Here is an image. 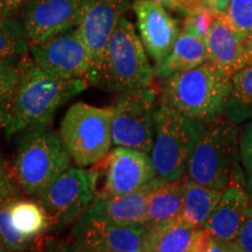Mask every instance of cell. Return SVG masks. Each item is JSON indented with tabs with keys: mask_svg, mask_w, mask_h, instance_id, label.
I'll use <instances>...</instances> for the list:
<instances>
[{
	"mask_svg": "<svg viewBox=\"0 0 252 252\" xmlns=\"http://www.w3.org/2000/svg\"><path fill=\"white\" fill-rule=\"evenodd\" d=\"M208 59L230 76L249 64L247 54L238 36L230 27L223 13H219L206 36Z\"/></svg>",
	"mask_w": 252,
	"mask_h": 252,
	"instance_id": "18",
	"label": "cell"
},
{
	"mask_svg": "<svg viewBox=\"0 0 252 252\" xmlns=\"http://www.w3.org/2000/svg\"><path fill=\"white\" fill-rule=\"evenodd\" d=\"M11 168L20 190L36 196L70 166L69 156L58 132L48 125L20 133Z\"/></svg>",
	"mask_w": 252,
	"mask_h": 252,
	"instance_id": "4",
	"label": "cell"
},
{
	"mask_svg": "<svg viewBox=\"0 0 252 252\" xmlns=\"http://www.w3.org/2000/svg\"><path fill=\"white\" fill-rule=\"evenodd\" d=\"M239 157L247 173L249 191L252 194V121L248 122L239 137Z\"/></svg>",
	"mask_w": 252,
	"mask_h": 252,
	"instance_id": "29",
	"label": "cell"
},
{
	"mask_svg": "<svg viewBox=\"0 0 252 252\" xmlns=\"http://www.w3.org/2000/svg\"><path fill=\"white\" fill-rule=\"evenodd\" d=\"M184 181H158L147 198L146 223L153 226L178 220L182 207Z\"/></svg>",
	"mask_w": 252,
	"mask_h": 252,
	"instance_id": "21",
	"label": "cell"
},
{
	"mask_svg": "<svg viewBox=\"0 0 252 252\" xmlns=\"http://www.w3.org/2000/svg\"><path fill=\"white\" fill-rule=\"evenodd\" d=\"M210 8L214 9L216 13H223L225 11L230 0H203Z\"/></svg>",
	"mask_w": 252,
	"mask_h": 252,
	"instance_id": "33",
	"label": "cell"
},
{
	"mask_svg": "<svg viewBox=\"0 0 252 252\" xmlns=\"http://www.w3.org/2000/svg\"><path fill=\"white\" fill-rule=\"evenodd\" d=\"M28 55L41 70L52 76L84 80L89 84L93 60L76 27L43 42L30 45Z\"/></svg>",
	"mask_w": 252,
	"mask_h": 252,
	"instance_id": "10",
	"label": "cell"
},
{
	"mask_svg": "<svg viewBox=\"0 0 252 252\" xmlns=\"http://www.w3.org/2000/svg\"><path fill=\"white\" fill-rule=\"evenodd\" d=\"M104 184L97 198H106L137 190L156 180L150 154L117 146L100 160Z\"/></svg>",
	"mask_w": 252,
	"mask_h": 252,
	"instance_id": "13",
	"label": "cell"
},
{
	"mask_svg": "<svg viewBox=\"0 0 252 252\" xmlns=\"http://www.w3.org/2000/svg\"><path fill=\"white\" fill-rule=\"evenodd\" d=\"M11 219L15 228L30 239L49 229L48 216L39 201L18 197L11 203Z\"/></svg>",
	"mask_w": 252,
	"mask_h": 252,
	"instance_id": "24",
	"label": "cell"
},
{
	"mask_svg": "<svg viewBox=\"0 0 252 252\" xmlns=\"http://www.w3.org/2000/svg\"><path fill=\"white\" fill-rule=\"evenodd\" d=\"M60 137L71 160L80 167L97 165L112 146L111 110L77 102L60 125Z\"/></svg>",
	"mask_w": 252,
	"mask_h": 252,
	"instance_id": "7",
	"label": "cell"
},
{
	"mask_svg": "<svg viewBox=\"0 0 252 252\" xmlns=\"http://www.w3.org/2000/svg\"><path fill=\"white\" fill-rule=\"evenodd\" d=\"M158 181L156 179L143 188L118 196L94 197L83 215L116 225L143 226L146 223L147 198Z\"/></svg>",
	"mask_w": 252,
	"mask_h": 252,
	"instance_id": "16",
	"label": "cell"
},
{
	"mask_svg": "<svg viewBox=\"0 0 252 252\" xmlns=\"http://www.w3.org/2000/svg\"><path fill=\"white\" fill-rule=\"evenodd\" d=\"M97 179L94 169L69 166L36 195L48 216L50 229L67 226L87 212L96 197Z\"/></svg>",
	"mask_w": 252,
	"mask_h": 252,
	"instance_id": "9",
	"label": "cell"
},
{
	"mask_svg": "<svg viewBox=\"0 0 252 252\" xmlns=\"http://www.w3.org/2000/svg\"><path fill=\"white\" fill-rule=\"evenodd\" d=\"M231 76L212 62L163 78L160 103L203 124L224 113Z\"/></svg>",
	"mask_w": 252,
	"mask_h": 252,
	"instance_id": "2",
	"label": "cell"
},
{
	"mask_svg": "<svg viewBox=\"0 0 252 252\" xmlns=\"http://www.w3.org/2000/svg\"><path fill=\"white\" fill-rule=\"evenodd\" d=\"M20 21L15 17H0V59L28 52Z\"/></svg>",
	"mask_w": 252,
	"mask_h": 252,
	"instance_id": "26",
	"label": "cell"
},
{
	"mask_svg": "<svg viewBox=\"0 0 252 252\" xmlns=\"http://www.w3.org/2000/svg\"><path fill=\"white\" fill-rule=\"evenodd\" d=\"M84 0H26L20 12L28 45L43 42L70 31L80 21Z\"/></svg>",
	"mask_w": 252,
	"mask_h": 252,
	"instance_id": "11",
	"label": "cell"
},
{
	"mask_svg": "<svg viewBox=\"0 0 252 252\" xmlns=\"http://www.w3.org/2000/svg\"><path fill=\"white\" fill-rule=\"evenodd\" d=\"M4 251H6V248H5L4 243H2L1 238H0V252H4Z\"/></svg>",
	"mask_w": 252,
	"mask_h": 252,
	"instance_id": "36",
	"label": "cell"
},
{
	"mask_svg": "<svg viewBox=\"0 0 252 252\" xmlns=\"http://www.w3.org/2000/svg\"><path fill=\"white\" fill-rule=\"evenodd\" d=\"M153 76L143 42L133 24L123 15L104 48L91 84L121 94L150 86Z\"/></svg>",
	"mask_w": 252,
	"mask_h": 252,
	"instance_id": "3",
	"label": "cell"
},
{
	"mask_svg": "<svg viewBox=\"0 0 252 252\" xmlns=\"http://www.w3.org/2000/svg\"><path fill=\"white\" fill-rule=\"evenodd\" d=\"M157 108V91L152 84L117 94L110 106L112 144L150 154Z\"/></svg>",
	"mask_w": 252,
	"mask_h": 252,
	"instance_id": "8",
	"label": "cell"
},
{
	"mask_svg": "<svg viewBox=\"0 0 252 252\" xmlns=\"http://www.w3.org/2000/svg\"><path fill=\"white\" fill-rule=\"evenodd\" d=\"M26 0H0V17H14Z\"/></svg>",
	"mask_w": 252,
	"mask_h": 252,
	"instance_id": "32",
	"label": "cell"
},
{
	"mask_svg": "<svg viewBox=\"0 0 252 252\" xmlns=\"http://www.w3.org/2000/svg\"><path fill=\"white\" fill-rule=\"evenodd\" d=\"M250 200H251V203H252V194H250Z\"/></svg>",
	"mask_w": 252,
	"mask_h": 252,
	"instance_id": "37",
	"label": "cell"
},
{
	"mask_svg": "<svg viewBox=\"0 0 252 252\" xmlns=\"http://www.w3.org/2000/svg\"><path fill=\"white\" fill-rule=\"evenodd\" d=\"M232 244L235 252H252V203L249 207L243 225Z\"/></svg>",
	"mask_w": 252,
	"mask_h": 252,
	"instance_id": "31",
	"label": "cell"
},
{
	"mask_svg": "<svg viewBox=\"0 0 252 252\" xmlns=\"http://www.w3.org/2000/svg\"><path fill=\"white\" fill-rule=\"evenodd\" d=\"M208 124L195 144L186 173L188 180L223 190L232 180L238 184L236 176L241 175L238 132L228 119Z\"/></svg>",
	"mask_w": 252,
	"mask_h": 252,
	"instance_id": "5",
	"label": "cell"
},
{
	"mask_svg": "<svg viewBox=\"0 0 252 252\" xmlns=\"http://www.w3.org/2000/svg\"><path fill=\"white\" fill-rule=\"evenodd\" d=\"M222 190H217L191 180L184 181L182 207L178 220L185 224L202 228L219 202Z\"/></svg>",
	"mask_w": 252,
	"mask_h": 252,
	"instance_id": "22",
	"label": "cell"
},
{
	"mask_svg": "<svg viewBox=\"0 0 252 252\" xmlns=\"http://www.w3.org/2000/svg\"><path fill=\"white\" fill-rule=\"evenodd\" d=\"M12 202L0 206V238L5 245L6 251H24L30 247L32 239L21 234L12 222Z\"/></svg>",
	"mask_w": 252,
	"mask_h": 252,
	"instance_id": "27",
	"label": "cell"
},
{
	"mask_svg": "<svg viewBox=\"0 0 252 252\" xmlns=\"http://www.w3.org/2000/svg\"><path fill=\"white\" fill-rule=\"evenodd\" d=\"M251 204L250 195L242 185L230 184L220 194L219 202L202 228L210 237L234 242Z\"/></svg>",
	"mask_w": 252,
	"mask_h": 252,
	"instance_id": "17",
	"label": "cell"
},
{
	"mask_svg": "<svg viewBox=\"0 0 252 252\" xmlns=\"http://www.w3.org/2000/svg\"><path fill=\"white\" fill-rule=\"evenodd\" d=\"M152 1L159 2V4H161L162 6H165L166 8H169V9H173V11H176V9L180 7L181 4L185 1V0H152Z\"/></svg>",
	"mask_w": 252,
	"mask_h": 252,
	"instance_id": "34",
	"label": "cell"
},
{
	"mask_svg": "<svg viewBox=\"0 0 252 252\" xmlns=\"http://www.w3.org/2000/svg\"><path fill=\"white\" fill-rule=\"evenodd\" d=\"M5 166H7V163H6V161H5V158L2 157L1 153H0V168H2V167H5Z\"/></svg>",
	"mask_w": 252,
	"mask_h": 252,
	"instance_id": "35",
	"label": "cell"
},
{
	"mask_svg": "<svg viewBox=\"0 0 252 252\" xmlns=\"http://www.w3.org/2000/svg\"><path fill=\"white\" fill-rule=\"evenodd\" d=\"M72 239L75 251L144 252L147 226L116 225L82 215L72 229Z\"/></svg>",
	"mask_w": 252,
	"mask_h": 252,
	"instance_id": "12",
	"label": "cell"
},
{
	"mask_svg": "<svg viewBox=\"0 0 252 252\" xmlns=\"http://www.w3.org/2000/svg\"><path fill=\"white\" fill-rule=\"evenodd\" d=\"M224 115L234 124L252 121V64L247 65L231 76V90Z\"/></svg>",
	"mask_w": 252,
	"mask_h": 252,
	"instance_id": "23",
	"label": "cell"
},
{
	"mask_svg": "<svg viewBox=\"0 0 252 252\" xmlns=\"http://www.w3.org/2000/svg\"><path fill=\"white\" fill-rule=\"evenodd\" d=\"M20 188L8 166L0 168V206L20 197Z\"/></svg>",
	"mask_w": 252,
	"mask_h": 252,
	"instance_id": "30",
	"label": "cell"
},
{
	"mask_svg": "<svg viewBox=\"0 0 252 252\" xmlns=\"http://www.w3.org/2000/svg\"><path fill=\"white\" fill-rule=\"evenodd\" d=\"M208 59L207 43L203 37L182 28L175 40L172 52L159 67L154 68V75L160 80L202 64Z\"/></svg>",
	"mask_w": 252,
	"mask_h": 252,
	"instance_id": "20",
	"label": "cell"
},
{
	"mask_svg": "<svg viewBox=\"0 0 252 252\" xmlns=\"http://www.w3.org/2000/svg\"><path fill=\"white\" fill-rule=\"evenodd\" d=\"M154 119L156 130L150 158L156 178L160 181L181 180L206 124L186 117L161 103L158 105Z\"/></svg>",
	"mask_w": 252,
	"mask_h": 252,
	"instance_id": "6",
	"label": "cell"
},
{
	"mask_svg": "<svg viewBox=\"0 0 252 252\" xmlns=\"http://www.w3.org/2000/svg\"><path fill=\"white\" fill-rule=\"evenodd\" d=\"M133 11L147 55L159 67L172 52L180 28L165 6L152 0H134Z\"/></svg>",
	"mask_w": 252,
	"mask_h": 252,
	"instance_id": "15",
	"label": "cell"
},
{
	"mask_svg": "<svg viewBox=\"0 0 252 252\" xmlns=\"http://www.w3.org/2000/svg\"><path fill=\"white\" fill-rule=\"evenodd\" d=\"M128 6L130 0H84L76 30L93 60V74L89 84L96 74L110 36Z\"/></svg>",
	"mask_w": 252,
	"mask_h": 252,
	"instance_id": "14",
	"label": "cell"
},
{
	"mask_svg": "<svg viewBox=\"0 0 252 252\" xmlns=\"http://www.w3.org/2000/svg\"><path fill=\"white\" fill-rule=\"evenodd\" d=\"M209 237L203 228H194L176 220L147 226L146 251L203 252Z\"/></svg>",
	"mask_w": 252,
	"mask_h": 252,
	"instance_id": "19",
	"label": "cell"
},
{
	"mask_svg": "<svg viewBox=\"0 0 252 252\" xmlns=\"http://www.w3.org/2000/svg\"><path fill=\"white\" fill-rule=\"evenodd\" d=\"M23 55L0 59V109L5 105L11 94L13 93L20 75Z\"/></svg>",
	"mask_w": 252,
	"mask_h": 252,
	"instance_id": "28",
	"label": "cell"
},
{
	"mask_svg": "<svg viewBox=\"0 0 252 252\" xmlns=\"http://www.w3.org/2000/svg\"><path fill=\"white\" fill-rule=\"evenodd\" d=\"M84 80H63L37 67L28 52L21 58V70L13 93L0 109V131L5 135L49 125L55 112L88 88Z\"/></svg>",
	"mask_w": 252,
	"mask_h": 252,
	"instance_id": "1",
	"label": "cell"
},
{
	"mask_svg": "<svg viewBox=\"0 0 252 252\" xmlns=\"http://www.w3.org/2000/svg\"><path fill=\"white\" fill-rule=\"evenodd\" d=\"M223 15L238 36L252 64V0H230Z\"/></svg>",
	"mask_w": 252,
	"mask_h": 252,
	"instance_id": "25",
	"label": "cell"
}]
</instances>
